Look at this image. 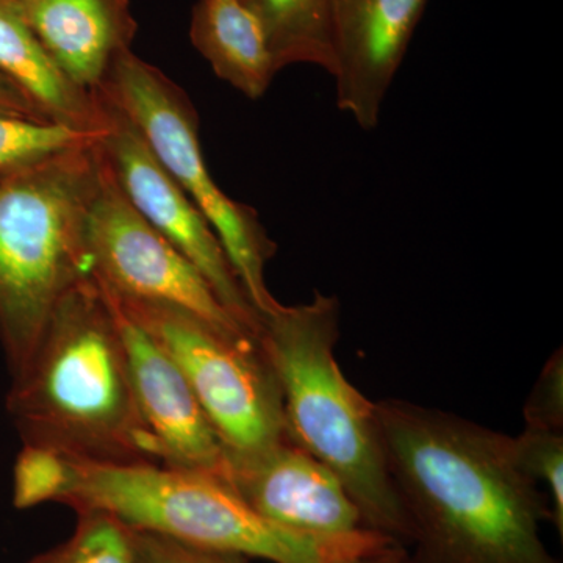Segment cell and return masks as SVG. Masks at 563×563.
Instances as JSON below:
<instances>
[{
	"mask_svg": "<svg viewBox=\"0 0 563 563\" xmlns=\"http://www.w3.org/2000/svg\"><path fill=\"white\" fill-rule=\"evenodd\" d=\"M388 472L418 563H561L542 539L550 504L512 437L402 399L376 402Z\"/></svg>",
	"mask_w": 563,
	"mask_h": 563,
	"instance_id": "cell-1",
	"label": "cell"
},
{
	"mask_svg": "<svg viewBox=\"0 0 563 563\" xmlns=\"http://www.w3.org/2000/svg\"><path fill=\"white\" fill-rule=\"evenodd\" d=\"M11 379L7 410L27 446L88 462L161 463L113 310L95 277L62 299Z\"/></svg>",
	"mask_w": 563,
	"mask_h": 563,
	"instance_id": "cell-2",
	"label": "cell"
},
{
	"mask_svg": "<svg viewBox=\"0 0 563 563\" xmlns=\"http://www.w3.org/2000/svg\"><path fill=\"white\" fill-rule=\"evenodd\" d=\"M340 312L339 298L320 291L307 303H280L262 314L258 343L279 383L292 442L339 476L366 528L410 550L412 526L388 472L376 402L336 362Z\"/></svg>",
	"mask_w": 563,
	"mask_h": 563,
	"instance_id": "cell-3",
	"label": "cell"
},
{
	"mask_svg": "<svg viewBox=\"0 0 563 563\" xmlns=\"http://www.w3.org/2000/svg\"><path fill=\"white\" fill-rule=\"evenodd\" d=\"M66 457L57 503L102 510L129 528L206 550L272 563H343L395 542L363 528L342 537H310L263 518L211 474L161 463H98Z\"/></svg>",
	"mask_w": 563,
	"mask_h": 563,
	"instance_id": "cell-4",
	"label": "cell"
},
{
	"mask_svg": "<svg viewBox=\"0 0 563 563\" xmlns=\"http://www.w3.org/2000/svg\"><path fill=\"white\" fill-rule=\"evenodd\" d=\"M98 140L0 180V343L11 377L62 299L92 277L85 225L101 168Z\"/></svg>",
	"mask_w": 563,
	"mask_h": 563,
	"instance_id": "cell-5",
	"label": "cell"
},
{
	"mask_svg": "<svg viewBox=\"0 0 563 563\" xmlns=\"http://www.w3.org/2000/svg\"><path fill=\"white\" fill-rule=\"evenodd\" d=\"M96 95L135 124L155 157L201 210L258 317L276 310L280 302L266 285L265 269L276 255L277 244L269 239L257 211L233 201L211 177L199 141L198 111L187 92L128 51Z\"/></svg>",
	"mask_w": 563,
	"mask_h": 563,
	"instance_id": "cell-6",
	"label": "cell"
},
{
	"mask_svg": "<svg viewBox=\"0 0 563 563\" xmlns=\"http://www.w3.org/2000/svg\"><path fill=\"white\" fill-rule=\"evenodd\" d=\"M111 298L172 355L225 459L261 453L290 439L279 383L258 339L222 331L172 303Z\"/></svg>",
	"mask_w": 563,
	"mask_h": 563,
	"instance_id": "cell-7",
	"label": "cell"
},
{
	"mask_svg": "<svg viewBox=\"0 0 563 563\" xmlns=\"http://www.w3.org/2000/svg\"><path fill=\"white\" fill-rule=\"evenodd\" d=\"M85 243L92 277L114 298L172 303L222 331L257 339L228 312L201 272L129 202L102 154Z\"/></svg>",
	"mask_w": 563,
	"mask_h": 563,
	"instance_id": "cell-8",
	"label": "cell"
},
{
	"mask_svg": "<svg viewBox=\"0 0 563 563\" xmlns=\"http://www.w3.org/2000/svg\"><path fill=\"white\" fill-rule=\"evenodd\" d=\"M101 101L107 124L98 146L125 198L201 272L228 312L257 336L261 317L209 221L155 157L135 124L111 103Z\"/></svg>",
	"mask_w": 563,
	"mask_h": 563,
	"instance_id": "cell-9",
	"label": "cell"
},
{
	"mask_svg": "<svg viewBox=\"0 0 563 563\" xmlns=\"http://www.w3.org/2000/svg\"><path fill=\"white\" fill-rule=\"evenodd\" d=\"M102 292L113 310L133 395L157 444L162 465L211 474L224 481L228 465L224 448L184 373L143 325Z\"/></svg>",
	"mask_w": 563,
	"mask_h": 563,
	"instance_id": "cell-10",
	"label": "cell"
},
{
	"mask_svg": "<svg viewBox=\"0 0 563 563\" xmlns=\"http://www.w3.org/2000/svg\"><path fill=\"white\" fill-rule=\"evenodd\" d=\"M225 461V483L255 512L287 531L325 539L366 528L339 476L291 439Z\"/></svg>",
	"mask_w": 563,
	"mask_h": 563,
	"instance_id": "cell-11",
	"label": "cell"
},
{
	"mask_svg": "<svg viewBox=\"0 0 563 563\" xmlns=\"http://www.w3.org/2000/svg\"><path fill=\"white\" fill-rule=\"evenodd\" d=\"M428 0H333L336 106L365 131L379 124Z\"/></svg>",
	"mask_w": 563,
	"mask_h": 563,
	"instance_id": "cell-12",
	"label": "cell"
},
{
	"mask_svg": "<svg viewBox=\"0 0 563 563\" xmlns=\"http://www.w3.org/2000/svg\"><path fill=\"white\" fill-rule=\"evenodd\" d=\"M55 65L96 95L114 63L131 51L136 21L129 0H18Z\"/></svg>",
	"mask_w": 563,
	"mask_h": 563,
	"instance_id": "cell-13",
	"label": "cell"
},
{
	"mask_svg": "<svg viewBox=\"0 0 563 563\" xmlns=\"http://www.w3.org/2000/svg\"><path fill=\"white\" fill-rule=\"evenodd\" d=\"M0 76L25 96L51 124L99 136L106 129V106L81 90L55 65L25 21L18 0H0Z\"/></svg>",
	"mask_w": 563,
	"mask_h": 563,
	"instance_id": "cell-14",
	"label": "cell"
},
{
	"mask_svg": "<svg viewBox=\"0 0 563 563\" xmlns=\"http://www.w3.org/2000/svg\"><path fill=\"white\" fill-rule=\"evenodd\" d=\"M190 38L213 73L252 101L279 73L265 25L247 0H198Z\"/></svg>",
	"mask_w": 563,
	"mask_h": 563,
	"instance_id": "cell-15",
	"label": "cell"
},
{
	"mask_svg": "<svg viewBox=\"0 0 563 563\" xmlns=\"http://www.w3.org/2000/svg\"><path fill=\"white\" fill-rule=\"evenodd\" d=\"M268 35L277 69L313 65L332 74L333 0H247Z\"/></svg>",
	"mask_w": 563,
	"mask_h": 563,
	"instance_id": "cell-16",
	"label": "cell"
},
{
	"mask_svg": "<svg viewBox=\"0 0 563 563\" xmlns=\"http://www.w3.org/2000/svg\"><path fill=\"white\" fill-rule=\"evenodd\" d=\"M77 517L66 542L29 563H135L132 528L102 510H80Z\"/></svg>",
	"mask_w": 563,
	"mask_h": 563,
	"instance_id": "cell-17",
	"label": "cell"
},
{
	"mask_svg": "<svg viewBox=\"0 0 563 563\" xmlns=\"http://www.w3.org/2000/svg\"><path fill=\"white\" fill-rule=\"evenodd\" d=\"M98 139L49 122L0 117V180Z\"/></svg>",
	"mask_w": 563,
	"mask_h": 563,
	"instance_id": "cell-18",
	"label": "cell"
},
{
	"mask_svg": "<svg viewBox=\"0 0 563 563\" xmlns=\"http://www.w3.org/2000/svg\"><path fill=\"white\" fill-rule=\"evenodd\" d=\"M510 442L518 468L547 487L550 521L563 539V432L525 428Z\"/></svg>",
	"mask_w": 563,
	"mask_h": 563,
	"instance_id": "cell-19",
	"label": "cell"
},
{
	"mask_svg": "<svg viewBox=\"0 0 563 563\" xmlns=\"http://www.w3.org/2000/svg\"><path fill=\"white\" fill-rule=\"evenodd\" d=\"M65 455L24 444L14 465L13 503L18 509H31L57 501L65 483Z\"/></svg>",
	"mask_w": 563,
	"mask_h": 563,
	"instance_id": "cell-20",
	"label": "cell"
},
{
	"mask_svg": "<svg viewBox=\"0 0 563 563\" xmlns=\"http://www.w3.org/2000/svg\"><path fill=\"white\" fill-rule=\"evenodd\" d=\"M526 428L563 432V350L544 363L523 407Z\"/></svg>",
	"mask_w": 563,
	"mask_h": 563,
	"instance_id": "cell-21",
	"label": "cell"
},
{
	"mask_svg": "<svg viewBox=\"0 0 563 563\" xmlns=\"http://www.w3.org/2000/svg\"><path fill=\"white\" fill-rule=\"evenodd\" d=\"M135 563H243L240 555L206 550L161 533L132 529Z\"/></svg>",
	"mask_w": 563,
	"mask_h": 563,
	"instance_id": "cell-22",
	"label": "cell"
},
{
	"mask_svg": "<svg viewBox=\"0 0 563 563\" xmlns=\"http://www.w3.org/2000/svg\"><path fill=\"white\" fill-rule=\"evenodd\" d=\"M0 117L18 118V120L33 122H47L41 117L40 111L25 99V96L3 76H0Z\"/></svg>",
	"mask_w": 563,
	"mask_h": 563,
	"instance_id": "cell-23",
	"label": "cell"
},
{
	"mask_svg": "<svg viewBox=\"0 0 563 563\" xmlns=\"http://www.w3.org/2000/svg\"><path fill=\"white\" fill-rule=\"evenodd\" d=\"M409 548L401 543H390L373 553L363 554L361 558L351 559L343 563H404L409 555Z\"/></svg>",
	"mask_w": 563,
	"mask_h": 563,
	"instance_id": "cell-24",
	"label": "cell"
},
{
	"mask_svg": "<svg viewBox=\"0 0 563 563\" xmlns=\"http://www.w3.org/2000/svg\"><path fill=\"white\" fill-rule=\"evenodd\" d=\"M404 563H418V562L415 561L412 555H410V551H409V555H407V559H406V561H404Z\"/></svg>",
	"mask_w": 563,
	"mask_h": 563,
	"instance_id": "cell-25",
	"label": "cell"
}]
</instances>
